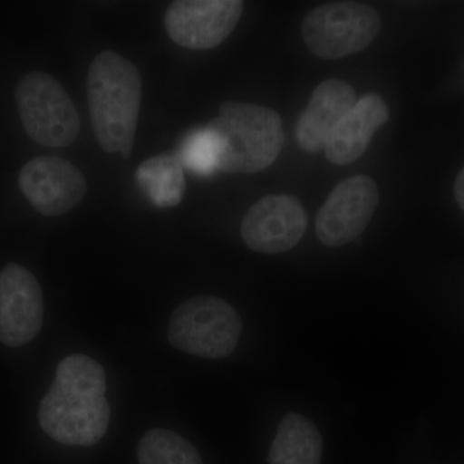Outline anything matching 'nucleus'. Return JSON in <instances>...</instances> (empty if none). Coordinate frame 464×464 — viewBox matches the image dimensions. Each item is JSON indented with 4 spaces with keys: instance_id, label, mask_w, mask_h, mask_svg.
I'll use <instances>...</instances> for the list:
<instances>
[{
    "instance_id": "obj_1",
    "label": "nucleus",
    "mask_w": 464,
    "mask_h": 464,
    "mask_svg": "<svg viewBox=\"0 0 464 464\" xmlns=\"http://www.w3.org/2000/svg\"><path fill=\"white\" fill-rule=\"evenodd\" d=\"M105 392V371L96 360L82 353L65 357L39 405L43 431L60 444L93 447L105 436L111 417Z\"/></svg>"
},
{
    "instance_id": "obj_2",
    "label": "nucleus",
    "mask_w": 464,
    "mask_h": 464,
    "mask_svg": "<svg viewBox=\"0 0 464 464\" xmlns=\"http://www.w3.org/2000/svg\"><path fill=\"white\" fill-rule=\"evenodd\" d=\"M142 76L127 58L103 51L87 75L91 123L100 148L108 154L132 155L142 103Z\"/></svg>"
},
{
    "instance_id": "obj_3",
    "label": "nucleus",
    "mask_w": 464,
    "mask_h": 464,
    "mask_svg": "<svg viewBox=\"0 0 464 464\" xmlns=\"http://www.w3.org/2000/svg\"><path fill=\"white\" fill-rule=\"evenodd\" d=\"M207 127L221 140L218 172H261L282 152L283 121L273 109L227 101Z\"/></svg>"
},
{
    "instance_id": "obj_4",
    "label": "nucleus",
    "mask_w": 464,
    "mask_h": 464,
    "mask_svg": "<svg viewBox=\"0 0 464 464\" xmlns=\"http://www.w3.org/2000/svg\"><path fill=\"white\" fill-rule=\"evenodd\" d=\"M14 100L27 136L45 148H69L81 133L72 97L54 76L29 72L18 82Z\"/></svg>"
},
{
    "instance_id": "obj_5",
    "label": "nucleus",
    "mask_w": 464,
    "mask_h": 464,
    "mask_svg": "<svg viewBox=\"0 0 464 464\" xmlns=\"http://www.w3.org/2000/svg\"><path fill=\"white\" fill-rule=\"evenodd\" d=\"M243 324L230 304L213 295H199L174 310L168 340L177 350L206 359H224L234 353Z\"/></svg>"
},
{
    "instance_id": "obj_6",
    "label": "nucleus",
    "mask_w": 464,
    "mask_h": 464,
    "mask_svg": "<svg viewBox=\"0 0 464 464\" xmlns=\"http://www.w3.org/2000/svg\"><path fill=\"white\" fill-rule=\"evenodd\" d=\"M380 14L364 3L338 2L311 9L302 21L308 50L324 60H337L366 50L381 32Z\"/></svg>"
},
{
    "instance_id": "obj_7",
    "label": "nucleus",
    "mask_w": 464,
    "mask_h": 464,
    "mask_svg": "<svg viewBox=\"0 0 464 464\" xmlns=\"http://www.w3.org/2000/svg\"><path fill=\"white\" fill-rule=\"evenodd\" d=\"M378 204L380 190L373 179L360 174L344 179L317 213V237L331 248L346 246L368 227Z\"/></svg>"
},
{
    "instance_id": "obj_8",
    "label": "nucleus",
    "mask_w": 464,
    "mask_h": 464,
    "mask_svg": "<svg viewBox=\"0 0 464 464\" xmlns=\"http://www.w3.org/2000/svg\"><path fill=\"white\" fill-rule=\"evenodd\" d=\"M244 11L240 0H179L167 8L164 27L188 50H212L234 32Z\"/></svg>"
},
{
    "instance_id": "obj_9",
    "label": "nucleus",
    "mask_w": 464,
    "mask_h": 464,
    "mask_svg": "<svg viewBox=\"0 0 464 464\" xmlns=\"http://www.w3.org/2000/svg\"><path fill=\"white\" fill-rule=\"evenodd\" d=\"M18 185L36 212L57 217L72 212L88 191L83 172L66 159L36 157L18 174Z\"/></svg>"
},
{
    "instance_id": "obj_10",
    "label": "nucleus",
    "mask_w": 464,
    "mask_h": 464,
    "mask_svg": "<svg viewBox=\"0 0 464 464\" xmlns=\"http://www.w3.org/2000/svg\"><path fill=\"white\" fill-rule=\"evenodd\" d=\"M307 213L301 201L285 194L268 195L252 206L241 222L244 243L266 255L288 252L307 230Z\"/></svg>"
},
{
    "instance_id": "obj_11",
    "label": "nucleus",
    "mask_w": 464,
    "mask_h": 464,
    "mask_svg": "<svg viewBox=\"0 0 464 464\" xmlns=\"http://www.w3.org/2000/svg\"><path fill=\"white\" fill-rule=\"evenodd\" d=\"M44 302L41 284L24 266L8 264L0 271V342L24 346L41 332Z\"/></svg>"
},
{
    "instance_id": "obj_12",
    "label": "nucleus",
    "mask_w": 464,
    "mask_h": 464,
    "mask_svg": "<svg viewBox=\"0 0 464 464\" xmlns=\"http://www.w3.org/2000/svg\"><path fill=\"white\" fill-rule=\"evenodd\" d=\"M356 101L355 90L340 79H326L317 85L295 125L301 149L311 154L324 151L335 125Z\"/></svg>"
},
{
    "instance_id": "obj_13",
    "label": "nucleus",
    "mask_w": 464,
    "mask_h": 464,
    "mask_svg": "<svg viewBox=\"0 0 464 464\" xmlns=\"http://www.w3.org/2000/svg\"><path fill=\"white\" fill-rule=\"evenodd\" d=\"M389 118V108L377 94H368L356 101L329 136L324 149L326 159L335 166L353 163L364 155L374 133Z\"/></svg>"
},
{
    "instance_id": "obj_14",
    "label": "nucleus",
    "mask_w": 464,
    "mask_h": 464,
    "mask_svg": "<svg viewBox=\"0 0 464 464\" xmlns=\"http://www.w3.org/2000/svg\"><path fill=\"white\" fill-rule=\"evenodd\" d=\"M323 439L315 424L302 414L284 417L268 454L270 464H320Z\"/></svg>"
},
{
    "instance_id": "obj_15",
    "label": "nucleus",
    "mask_w": 464,
    "mask_h": 464,
    "mask_svg": "<svg viewBox=\"0 0 464 464\" xmlns=\"http://www.w3.org/2000/svg\"><path fill=\"white\" fill-rule=\"evenodd\" d=\"M136 179L158 208L177 207L185 195V170L179 155L160 154L142 161Z\"/></svg>"
},
{
    "instance_id": "obj_16",
    "label": "nucleus",
    "mask_w": 464,
    "mask_h": 464,
    "mask_svg": "<svg viewBox=\"0 0 464 464\" xmlns=\"http://www.w3.org/2000/svg\"><path fill=\"white\" fill-rule=\"evenodd\" d=\"M140 464H203L188 440L169 430H150L137 448Z\"/></svg>"
},
{
    "instance_id": "obj_17",
    "label": "nucleus",
    "mask_w": 464,
    "mask_h": 464,
    "mask_svg": "<svg viewBox=\"0 0 464 464\" xmlns=\"http://www.w3.org/2000/svg\"><path fill=\"white\" fill-rule=\"evenodd\" d=\"M222 155V143L209 127L198 128L183 140L181 159L183 168L200 177H209L218 172Z\"/></svg>"
},
{
    "instance_id": "obj_18",
    "label": "nucleus",
    "mask_w": 464,
    "mask_h": 464,
    "mask_svg": "<svg viewBox=\"0 0 464 464\" xmlns=\"http://www.w3.org/2000/svg\"><path fill=\"white\" fill-rule=\"evenodd\" d=\"M454 195L460 209L464 210V168L458 174L456 185H454Z\"/></svg>"
}]
</instances>
